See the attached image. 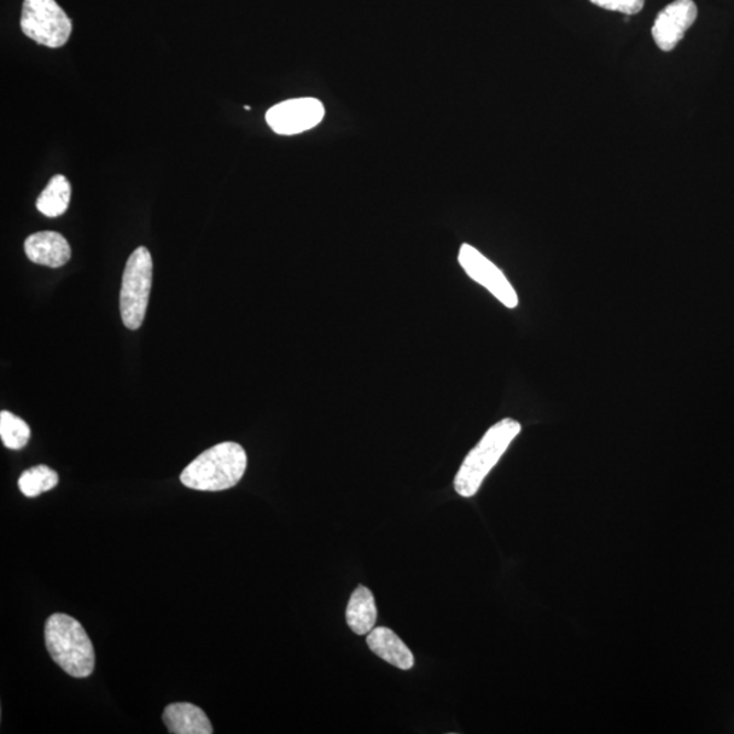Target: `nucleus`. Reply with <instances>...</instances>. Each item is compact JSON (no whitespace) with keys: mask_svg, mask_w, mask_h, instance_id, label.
Wrapping results in <instances>:
<instances>
[{"mask_svg":"<svg viewBox=\"0 0 734 734\" xmlns=\"http://www.w3.org/2000/svg\"><path fill=\"white\" fill-rule=\"evenodd\" d=\"M151 283L153 259L148 248L139 247L133 250L122 273L120 313L128 330L141 328L149 306Z\"/></svg>","mask_w":734,"mask_h":734,"instance_id":"20e7f679","label":"nucleus"},{"mask_svg":"<svg viewBox=\"0 0 734 734\" xmlns=\"http://www.w3.org/2000/svg\"><path fill=\"white\" fill-rule=\"evenodd\" d=\"M347 625L357 635L369 634L376 626L377 605L369 587L359 585L354 591L346 611Z\"/></svg>","mask_w":734,"mask_h":734,"instance_id":"f8f14e48","label":"nucleus"},{"mask_svg":"<svg viewBox=\"0 0 734 734\" xmlns=\"http://www.w3.org/2000/svg\"><path fill=\"white\" fill-rule=\"evenodd\" d=\"M367 646L376 656L401 671H410L415 663L412 651L388 627H377L367 634Z\"/></svg>","mask_w":734,"mask_h":734,"instance_id":"9d476101","label":"nucleus"},{"mask_svg":"<svg viewBox=\"0 0 734 734\" xmlns=\"http://www.w3.org/2000/svg\"><path fill=\"white\" fill-rule=\"evenodd\" d=\"M45 645L52 660L73 678H89L95 671V648L85 628L74 617L66 614L50 616L45 623Z\"/></svg>","mask_w":734,"mask_h":734,"instance_id":"f03ea898","label":"nucleus"},{"mask_svg":"<svg viewBox=\"0 0 734 734\" xmlns=\"http://www.w3.org/2000/svg\"><path fill=\"white\" fill-rule=\"evenodd\" d=\"M69 201H72V185L62 174H56L41 192L36 207L45 217L56 218L67 212Z\"/></svg>","mask_w":734,"mask_h":734,"instance_id":"ddd939ff","label":"nucleus"},{"mask_svg":"<svg viewBox=\"0 0 734 734\" xmlns=\"http://www.w3.org/2000/svg\"><path fill=\"white\" fill-rule=\"evenodd\" d=\"M591 2L598 8L626 15L638 14L645 6V0H591Z\"/></svg>","mask_w":734,"mask_h":734,"instance_id":"dca6fc26","label":"nucleus"},{"mask_svg":"<svg viewBox=\"0 0 734 734\" xmlns=\"http://www.w3.org/2000/svg\"><path fill=\"white\" fill-rule=\"evenodd\" d=\"M458 263L471 279L487 289L500 304L509 309L517 307L518 295L515 288L505 273L479 250L468 244H463L458 252Z\"/></svg>","mask_w":734,"mask_h":734,"instance_id":"423d86ee","label":"nucleus"},{"mask_svg":"<svg viewBox=\"0 0 734 734\" xmlns=\"http://www.w3.org/2000/svg\"><path fill=\"white\" fill-rule=\"evenodd\" d=\"M248 467L247 452L236 442L207 449L186 465L180 481L197 492H224L240 483Z\"/></svg>","mask_w":734,"mask_h":734,"instance_id":"f257e3e1","label":"nucleus"},{"mask_svg":"<svg viewBox=\"0 0 734 734\" xmlns=\"http://www.w3.org/2000/svg\"><path fill=\"white\" fill-rule=\"evenodd\" d=\"M23 34L48 48H61L73 32V22L56 0H25L21 15Z\"/></svg>","mask_w":734,"mask_h":734,"instance_id":"39448f33","label":"nucleus"},{"mask_svg":"<svg viewBox=\"0 0 734 734\" xmlns=\"http://www.w3.org/2000/svg\"><path fill=\"white\" fill-rule=\"evenodd\" d=\"M698 19V8L693 0H674L658 13L651 28L652 39L658 48L671 52L684 39L687 31Z\"/></svg>","mask_w":734,"mask_h":734,"instance_id":"6e6552de","label":"nucleus"},{"mask_svg":"<svg viewBox=\"0 0 734 734\" xmlns=\"http://www.w3.org/2000/svg\"><path fill=\"white\" fill-rule=\"evenodd\" d=\"M169 733L173 734H212V722L201 708L191 703L169 704L162 715Z\"/></svg>","mask_w":734,"mask_h":734,"instance_id":"9b49d317","label":"nucleus"},{"mask_svg":"<svg viewBox=\"0 0 734 734\" xmlns=\"http://www.w3.org/2000/svg\"><path fill=\"white\" fill-rule=\"evenodd\" d=\"M521 433L520 422L506 418L495 423L483 435L477 444L464 458L460 467L454 489L464 498L474 497L485 482L487 475L497 465L500 457L508 451L511 442Z\"/></svg>","mask_w":734,"mask_h":734,"instance_id":"7ed1b4c3","label":"nucleus"},{"mask_svg":"<svg viewBox=\"0 0 734 734\" xmlns=\"http://www.w3.org/2000/svg\"><path fill=\"white\" fill-rule=\"evenodd\" d=\"M57 483H60V475L56 471L46 467V465H37V467L23 472L19 481V487L25 497L36 498L39 495L55 488Z\"/></svg>","mask_w":734,"mask_h":734,"instance_id":"4468645a","label":"nucleus"},{"mask_svg":"<svg viewBox=\"0 0 734 734\" xmlns=\"http://www.w3.org/2000/svg\"><path fill=\"white\" fill-rule=\"evenodd\" d=\"M25 253L33 263L60 268L72 259V247L60 233L40 231L26 238Z\"/></svg>","mask_w":734,"mask_h":734,"instance_id":"1a4fd4ad","label":"nucleus"},{"mask_svg":"<svg viewBox=\"0 0 734 734\" xmlns=\"http://www.w3.org/2000/svg\"><path fill=\"white\" fill-rule=\"evenodd\" d=\"M325 109L316 98H295L273 105L266 115L268 126L279 136H296L312 130L324 119Z\"/></svg>","mask_w":734,"mask_h":734,"instance_id":"0eeeda50","label":"nucleus"},{"mask_svg":"<svg viewBox=\"0 0 734 734\" xmlns=\"http://www.w3.org/2000/svg\"><path fill=\"white\" fill-rule=\"evenodd\" d=\"M0 439L6 447L20 451L31 440V428L20 417L9 411L0 412Z\"/></svg>","mask_w":734,"mask_h":734,"instance_id":"2eb2a0df","label":"nucleus"}]
</instances>
